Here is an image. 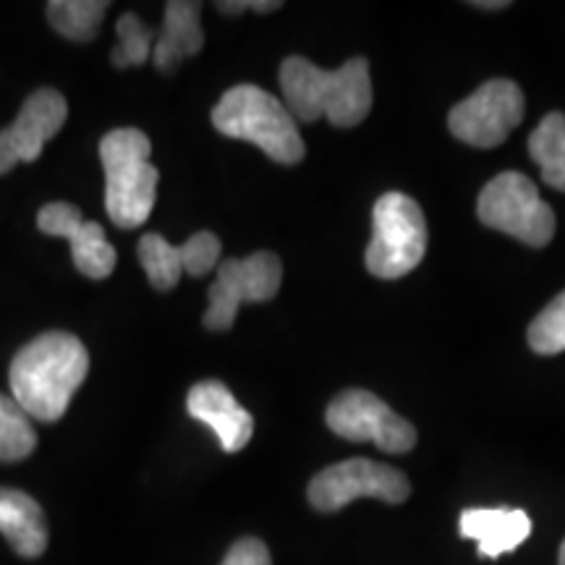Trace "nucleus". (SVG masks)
<instances>
[{"label": "nucleus", "instance_id": "nucleus-1", "mask_svg": "<svg viewBox=\"0 0 565 565\" xmlns=\"http://www.w3.org/2000/svg\"><path fill=\"white\" fill-rule=\"evenodd\" d=\"M89 372V353L76 335L51 330L21 349L11 362L13 401L30 419L58 422Z\"/></svg>", "mask_w": 565, "mask_h": 565}, {"label": "nucleus", "instance_id": "nucleus-2", "mask_svg": "<svg viewBox=\"0 0 565 565\" xmlns=\"http://www.w3.org/2000/svg\"><path fill=\"white\" fill-rule=\"evenodd\" d=\"M286 108L303 124L328 118L338 129L359 126L372 110L370 61L351 58L341 68L322 71L312 61L291 55L280 66Z\"/></svg>", "mask_w": 565, "mask_h": 565}, {"label": "nucleus", "instance_id": "nucleus-3", "mask_svg": "<svg viewBox=\"0 0 565 565\" xmlns=\"http://www.w3.org/2000/svg\"><path fill=\"white\" fill-rule=\"evenodd\" d=\"M212 126L223 137L252 141L280 166H296L307 154L296 118L286 103L254 84H238L212 108Z\"/></svg>", "mask_w": 565, "mask_h": 565}, {"label": "nucleus", "instance_id": "nucleus-4", "mask_svg": "<svg viewBox=\"0 0 565 565\" xmlns=\"http://www.w3.org/2000/svg\"><path fill=\"white\" fill-rule=\"evenodd\" d=\"M150 154V137L139 129L108 131L100 141L105 210L118 228H139L154 207L160 173Z\"/></svg>", "mask_w": 565, "mask_h": 565}, {"label": "nucleus", "instance_id": "nucleus-5", "mask_svg": "<svg viewBox=\"0 0 565 565\" xmlns=\"http://www.w3.org/2000/svg\"><path fill=\"white\" fill-rule=\"evenodd\" d=\"M427 252V221L412 196L387 192L372 210L366 270L380 280H398L419 267Z\"/></svg>", "mask_w": 565, "mask_h": 565}, {"label": "nucleus", "instance_id": "nucleus-6", "mask_svg": "<svg viewBox=\"0 0 565 565\" xmlns=\"http://www.w3.org/2000/svg\"><path fill=\"white\" fill-rule=\"evenodd\" d=\"M477 215L487 228L519 238L526 246H547L555 236V212L524 173L505 171L479 194Z\"/></svg>", "mask_w": 565, "mask_h": 565}, {"label": "nucleus", "instance_id": "nucleus-7", "mask_svg": "<svg viewBox=\"0 0 565 565\" xmlns=\"http://www.w3.org/2000/svg\"><path fill=\"white\" fill-rule=\"evenodd\" d=\"M282 265L273 252H254L246 259H225L217 267V278L210 286V307L204 312V328L223 333L236 322L242 303L270 301L280 291Z\"/></svg>", "mask_w": 565, "mask_h": 565}, {"label": "nucleus", "instance_id": "nucleus-8", "mask_svg": "<svg viewBox=\"0 0 565 565\" xmlns=\"http://www.w3.org/2000/svg\"><path fill=\"white\" fill-rule=\"evenodd\" d=\"M309 503L322 513H335L359 498L398 505L412 494V484L398 469L370 458H349L322 469L309 482Z\"/></svg>", "mask_w": 565, "mask_h": 565}, {"label": "nucleus", "instance_id": "nucleus-9", "mask_svg": "<svg viewBox=\"0 0 565 565\" xmlns=\"http://www.w3.org/2000/svg\"><path fill=\"white\" fill-rule=\"evenodd\" d=\"M524 92L511 79H490L475 95L458 103L448 116L450 134L479 150L503 145L515 126L524 121Z\"/></svg>", "mask_w": 565, "mask_h": 565}, {"label": "nucleus", "instance_id": "nucleus-10", "mask_svg": "<svg viewBox=\"0 0 565 565\" xmlns=\"http://www.w3.org/2000/svg\"><path fill=\"white\" fill-rule=\"evenodd\" d=\"M328 427L351 443H374L385 454H408L416 445L412 422L370 391H345L328 406Z\"/></svg>", "mask_w": 565, "mask_h": 565}, {"label": "nucleus", "instance_id": "nucleus-11", "mask_svg": "<svg viewBox=\"0 0 565 565\" xmlns=\"http://www.w3.org/2000/svg\"><path fill=\"white\" fill-rule=\"evenodd\" d=\"M68 118L66 97L55 89H38L21 105L17 121L0 131V175L19 162H34L42 147L63 129Z\"/></svg>", "mask_w": 565, "mask_h": 565}, {"label": "nucleus", "instance_id": "nucleus-12", "mask_svg": "<svg viewBox=\"0 0 565 565\" xmlns=\"http://www.w3.org/2000/svg\"><path fill=\"white\" fill-rule=\"evenodd\" d=\"M38 228L47 236L66 238L76 270L92 280H103L116 270L118 254L105 236L100 223L84 221L82 212L68 202H51L40 210Z\"/></svg>", "mask_w": 565, "mask_h": 565}, {"label": "nucleus", "instance_id": "nucleus-13", "mask_svg": "<svg viewBox=\"0 0 565 565\" xmlns=\"http://www.w3.org/2000/svg\"><path fill=\"white\" fill-rule=\"evenodd\" d=\"M186 412L196 422L207 424L221 440L225 454H238L249 445L254 435V419L246 408L238 404L236 395L217 380H204L189 391Z\"/></svg>", "mask_w": 565, "mask_h": 565}, {"label": "nucleus", "instance_id": "nucleus-14", "mask_svg": "<svg viewBox=\"0 0 565 565\" xmlns=\"http://www.w3.org/2000/svg\"><path fill=\"white\" fill-rule=\"evenodd\" d=\"M458 529L466 540L477 542L479 555L500 557L524 545L532 534V519L519 508H469Z\"/></svg>", "mask_w": 565, "mask_h": 565}, {"label": "nucleus", "instance_id": "nucleus-15", "mask_svg": "<svg viewBox=\"0 0 565 565\" xmlns=\"http://www.w3.org/2000/svg\"><path fill=\"white\" fill-rule=\"evenodd\" d=\"M202 3L194 0H171L166 6V24L154 40L152 61L160 74H173L186 58H194L204 47Z\"/></svg>", "mask_w": 565, "mask_h": 565}, {"label": "nucleus", "instance_id": "nucleus-16", "mask_svg": "<svg viewBox=\"0 0 565 565\" xmlns=\"http://www.w3.org/2000/svg\"><path fill=\"white\" fill-rule=\"evenodd\" d=\"M0 534L21 557H40L47 550V521L40 503L21 490L0 487Z\"/></svg>", "mask_w": 565, "mask_h": 565}, {"label": "nucleus", "instance_id": "nucleus-17", "mask_svg": "<svg viewBox=\"0 0 565 565\" xmlns=\"http://www.w3.org/2000/svg\"><path fill=\"white\" fill-rule=\"evenodd\" d=\"M529 154L540 166L547 186L565 194V116L550 113L529 137Z\"/></svg>", "mask_w": 565, "mask_h": 565}, {"label": "nucleus", "instance_id": "nucleus-18", "mask_svg": "<svg viewBox=\"0 0 565 565\" xmlns=\"http://www.w3.org/2000/svg\"><path fill=\"white\" fill-rule=\"evenodd\" d=\"M108 9L110 3L105 0H53L47 3V21L61 38L89 42L95 40Z\"/></svg>", "mask_w": 565, "mask_h": 565}, {"label": "nucleus", "instance_id": "nucleus-19", "mask_svg": "<svg viewBox=\"0 0 565 565\" xmlns=\"http://www.w3.org/2000/svg\"><path fill=\"white\" fill-rule=\"evenodd\" d=\"M139 265L145 267L147 278L158 291H173L175 282L183 275V257L181 246L158 236V233H147L139 238Z\"/></svg>", "mask_w": 565, "mask_h": 565}, {"label": "nucleus", "instance_id": "nucleus-20", "mask_svg": "<svg viewBox=\"0 0 565 565\" xmlns=\"http://www.w3.org/2000/svg\"><path fill=\"white\" fill-rule=\"evenodd\" d=\"M38 445L32 419L17 401L0 393V461H21Z\"/></svg>", "mask_w": 565, "mask_h": 565}, {"label": "nucleus", "instance_id": "nucleus-21", "mask_svg": "<svg viewBox=\"0 0 565 565\" xmlns=\"http://www.w3.org/2000/svg\"><path fill=\"white\" fill-rule=\"evenodd\" d=\"M116 34H118V45L110 51L113 66L131 68V66H141V63L152 58L158 34H154L150 26L137 17V13H124L116 24Z\"/></svg>", "mask_w": 565, "mask_h": 565}, {"label": "nucleus", "instance_id": "nucleus-22", "mask_svg": "<svg viewBox=\"0 0 565 565\" xmlns=\"http://www.w3.org/2000/svg\"><path fill=\"white\" fill-rule=\"evenodd\" d=\"M526 338L532 351L545 353V356L565 351V291L561 296H555V299L534 317V322L529 324Z\"/></svg>", "mask_w": 565, "mask_h": 565}, {"label": "nucleus", "instance_id": "nucleus-23", "mask_svg": "<svg viewBox=\"0 0 565 565\" xmlns=\"http://www.w3.org/2000/svg\"><path fill=\"white\" fill-rule=\"evenodd\" d=\"M181 257H183V273L202 278L221 259V238L210 231H200L189 238L186 244H181Z\"/></svg>", "mask_w": 565, "mask_h": 565}, {"label": "nucleus", "instance_id": "nucleus-24", "mask_svg": "<svg viewBox=\"0 0 565 565\" xmlns=\"http://www.w3.org/2000/svg\"><path fill=\"white\" fill-rule=\"evenodd\" d=\"M221 565H273L270 550L257 536H244L228 550Z\"/></svg>", "mask_w": 565, "mask_h": 565}, {"label": "nucleus", "instance_id": "nucleus-25", "mask_svg": "<svg viewBox=\"0 0 565 565\" xmlns=\"http://www.w3.org/2000/svg\"><path fill=\"white\" fill-rule=\"evenodd\" d=\"M254 0H238V3H217V9L223 13H244L246 9H252Z\"/></svg>", "mask_w": 565, "mask_h": 565}, {"label": "nucleus", "instance_id": "nucleus-26", "mask_svg": "<svg viewBox=\"0 0 565 565\" xmlns=\"http://www.w3.org/2000/svg\"><path fill=\"white\" fill-rule=\"evenodd\" d=\"M475 9H482V11H500V9H508V0H477V3H471Z\"/></svg>", "mask_w": 565, "mask_h": 565}, {"label": "nucleus", "instance_id": "nucleus-27", "mask_svg": "<svg viewBox=\"0 0 565 565\" xmlns=\"http://www.w3.org/2000/svg\"><path fill=\"white\" fill-rule=\"evenodd\" d=\"M557 565H565V540H563V545H561V555H557Z\"/></svg>", "mask_w": 565, "mask_h": 565}]
</instances>
